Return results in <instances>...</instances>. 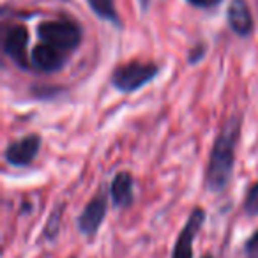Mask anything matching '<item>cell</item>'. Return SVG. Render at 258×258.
Listing matches in <instances>:
<instances>
[{"mask_svg": "<svg viewBox=\"0 0 258 258\" xmlns=\"http://www.w3.org/2000/svg\"><path fill=\"white\" fill-rule=\"evenodd\" d=\"M240 127L242 115H232L214 140L205 175V184L211 193H219L228 186L235 165V149L240 137Z\"/></svg>", "mask_w": 258, "mask_h": 258, "instance_id": "cell-1", "label": "cell"}, {"mask_svg": "<svg viewBox=\"0 0 258 258\" xmlns=\"http://www.w3.org/2000/svg\"><path fill=\"white\" fill-rule=\"evenodd\" d=\"M37 36L43 43L58 48L64 53L78 50L83 39V30L78 22L69 18L48 20L37 25Z\"/></svg>", "mask_w": 258, "mask_h": 258, "instance_id": "cell-2", "label": "cell"}, {"mask_svg": "<svg viewBox=\"0 0 258 258\" xmlns=\"http://www.w3.org/2000/svg\"><path fill=\"white\" fill-rule=\"evenodd\" d=\"M159 75V68L154 62H140L133 60L124 66H118L111 73V85L118 92H137L144 89L147 83H151Z\"/></svg>", "mask_w": 258, "mask_h": 258, "instance_id": "cell-3", "label": "cell"}, {"mask_svg": "<svg viewBox=\"0 0 258 258\" xmlns=\"http://www.w3.org/2000/svg\"><path fill=\"white\" fill-rule=\"evenodd\" d=\"M108 211V197L106 191L101 189L89 204L85 205V209L82 211V214L78 216V230L80 233L87 237H94L99 232L101 225H103L104 218H106Z\"/></svg>", "mask_w": 258, "mask_h": 258, "instance_id": "cell-4", "label": "cell"}, {"mask_svg": "<svg viewBox=\"0 0 258 258\" xmlns=\"http://www.w3.org/2000/svg\"><path fill=\"white\" fill-rule=\"evenodd\" d=\"M41 151V137L39 135H27L20 140L8 145L4 152L6 161L16 168H25L36 159Z\"/></svg>", "mask_w": 258, "mask_h": 258, "instance_id": "cell-5", "label": "cell"}, {"mask_svg": "<svg viewBox=\"0 0 258 258\" xmlns=\"http://www.w3.org/2000/svg\"><path fill=\"white\" fill-rule=\"evenodd\" d=\"M204 223H205V211L202 207L193 209L186 225L182 226L179 237H177L172 258H193V240L200 233Z\"/></svg>", "mask_w": 258, "mask_h": 258, "instance_id": "cell-6", "label": "cell"}, {"mask_svg": "<svg viewBox=\"0 0 258 258\" xmlns=\"http://www.w3.org/2000/svg\"><path fill=\"white\" fill-rule=\"evenodd\" d=\"M68 62V53L48 43H41L30 51V68L41 73H57Z\"/></svg>", "mask_w": 258, "mask_h": 258, "instance_id": "cell-7", "label": "cell"}, {"mask_svg": "<svg viewBox=\"0 0 258 258\" xmlns=\"http://www.w3.org/2000/svg\"><path fill=\"white\" fill-rule=\"evenodd\" d=\"M27 44H29V30L23 25H15L6 32L4 53L22 69L30 68L29 57H27Z\"/></svg>", "mask_w": 258, "mask_h": 258, "instance_id": "cell-8", "label": "cell"}, {"mask_svg": "<svg viewBox=\"0 0 258 258\" xmlns=\"http://www.w3.org/2000/svg\"><path fill=\"white\" fill-rule=\"evenodd\" d=\"M228 25L233 34L240 37L251 36L254 29L253 15L246 0H230L228 4Z\"/></svg>", "mask_w": 258, "mask_h": 258, "instance_id": "cell-9", "label": "cell"}, {"mask_svg": "<svg viewBox=\"0 0 258 258\" xmlns=\"http://www.w3.org/2000/svg\"><path fill=\"white\" fill-rule=\"evenodd\" d=\"M110 197L115 207L125 209L133 204L135 198V180L129 172H118L110 184Z\"/></svg>", "mask_w": 258, "mask_h": 258, "instance_id": "cell-10", "label": "cell"}, {"mask_svg": "<svg viewBox=\"0 0 258 258\" xmlns=\"http://www.w3.org/2000/svg\"><path fill=\"white\" fill-rule=\"evenodd\" d=\"M87 4L99 20H104V22L111 23L118 29L122 27L120 16H118L117 8H115V0H87Z\"/></svg>", "mask_w": 258, "mask_h": 258, "instance_id": "cell-11", "label": "cell"}, {"mask_svg": "<svg viewBox=\"0 0 258 258\" xmlns=\"http://www.w3.org/2000/svg\"><path fill=\"white\" fill-rule=\"evenodd\" d=\"M64 204H58L55 205L53 212L50 214L48 218V223H46V228H44V239L48 240H55L60 232V221H62V212H64Z\"/></svg>", "mask_w": 258, "mask_h": 258, "instance_id": "cell-12", "label": "cell"}, {"mask_svg": "<svg viewBox=\"0 0 258 258\" xmlns=\"http://www.w3.org/2000/svg\"><path fill=\"white\" fill-rule=\"evenodd\" d=\"M244 211L249 216H258V180L249 187L244 200Z\"/></svg>", "mask_w": 258, "mask_h": 258, "instance_id": "cell-13", "label": "cell"}, {"mask_svg": "<svg viewBox=\"0 0 258 258\" xmlns=\"http://www.w3.org/2000/svg\"><path fill=\"white\" fill-rule=\"evenodd\" d=\"M244 253L247 258H258V232H254L244 244Z\"/></svg>", "mask_w": 258, "mask_h": 258, "instance_id": "cell-14", "label": "cell"}, {"mask_svg": "<svg viewBox=\"0 0 258 258\" xmlns=\"http://www.w3.org/2000/svg\"><path fill=\"white\" fill-rule=\"evenodd\" d=\"M205 53H207V46H205L204 43H200L189 51V55H187V60H189V64H197V62H200L202 58L205 57Z\"/></svg>", "mask_w": 258, "mask_h": 258, "instance_id": "cell-15", "label": "cell"}, {"mask_svg": "<svg viewBox=\"0 0 258 258\" xmlns=\"http://www.w3.org/2000/svg\"><path fill=\"white\" fill-rule=\"evenodd\" d=\"M186 2L198 9H211V8H218L223 0H186Z\"/></svg>", "mask_w": 258, "mask_h": 258, "instance_id": "cell-16", "label": "cell"}, {"mask_svg": "<svg viewBox=\"0 0 258 258\" xmlns=\"http://www.w3.org/2000/svg\"><path fill=\"white\" fill-rule=\"evenodd\" d=\"M58 94V89H55V87H44V89H39V90H34V96L41 97V99H44V97H50V96H57Z\"/></svg>", "mask_w": 258, "mask_h": 258, "instance_id": "cell-17", "label": "cell"}, {"mask_svg": "<svg viewBox=\"0 0 258 258\" xmlns=\"http://www.w3.org/2000/svg\"><path fill=\"white\" fill-rule=\"evenodd\" d=\"M149 2H151V0H140L142 11H147V9H149Z\"/></svg>", "mask_w": 258, "mask_h": 258, "instance_id": "cell-18", "label": "cell"}, {"mask_svg": "<svg viewBox=\"0 0 258 258\" xmlns=\"http://www.w3.org/2000/svg\"><path fill=\"white\" fill-rule=\"evenodd\" d=\"M202 258H214L212 254H205V256H202Z\"/></svg>", "mask_w": 258, "mask_h": 258, "instance_id": "cell-19", "label": "cell"}]
</instances>
